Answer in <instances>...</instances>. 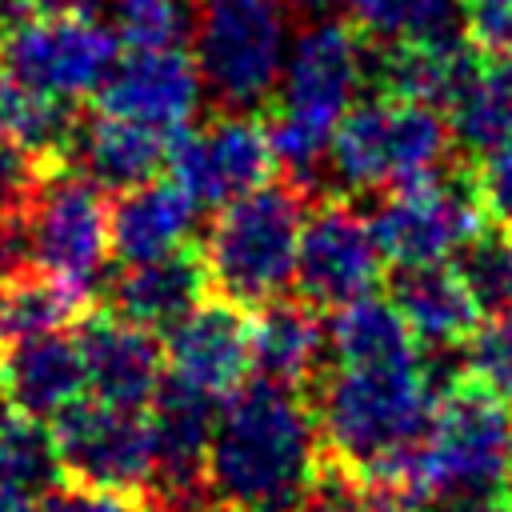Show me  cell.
I'll return each instance as SVG.
<instances>
[{"label": "cell", "mask_w": 512, "mask_h": 512, "mask_svg": "<svg viewBox=\"0 0 512 512\" xmlns=\"http://www.w3.org/2000/svg\"><path fill=\"white\" fill-rule=\"evenodd\" d=\"M320 460L324 444L304 392L256 376L220 400L208 484L224 504L244 512H296Z\"/></svg>", "instance_id": "cell-1"}, {"label": "cell", "mask_w": 512, "mask_h": 512, "mask_svg": "<svg viewBox=\"0 0 512 512\" xmlns=\"http://www.w3.org/2000/svg\"><path fill=\"white\" fill-rule=\"evenodd\" d=\"M436 400L440 392L424 376L420 356L396 364H336L312 408L324 456L412 500L408 468L428 436Z\"/></svg>", "instance_id": "cell-2"}, {"label": "cell", "mask_w": 512, "mask_h": 512, "mask_svg": "<svg viewBox=\"0 0 512 512\" xmlns=\"http://www.w3.org/2000/svg\"><path fill=\"white\" fill-rule=\"evenodd\" d=\"M368 84L372 44L352 20H316L292 36L264 124L276 164L292 172L296 188L320 172L340 120L364 100Z\"/></svg>", "instance_id": "cell-3"}, {"label": "cell", "mask_w": 512, "mask_h": 512, "mask_svg": "<svg viewBox=\"0 0 512 512\" xmlns=\"http://www.w3.org/2000/svg\"><path fill=\"white\" fill-rule=\"evenodd\" d=\"M304 216V188H296L292 180H272L216 208V220L200 244L212 296L236 308L280 300L296 276Z\"/></svg>", "instance_id": "cell-4"}, {"label": "cell", "mask_w": 512, "mask_h": 512, "mask_svg": "<svg viewBox=\"0 0 512 512\" xmlns=\"http://www.w3.org/2000/svg\"><path fill=\"white\" fill-rule=\"evenodd\" d=\"M452 124L444 108L376 92L364 96L328 144V172L344 192H396L448 164Z\"/></svg>", "instance_id": "cell-5"}, {"label": "cell", "mask_w": 512, "mask_h": 512, "mask_svg": "<svg viewBox=\"0 0 512 512\" xmlns=\"http://www.w3.org/2000/svg\"><path fill=\"white\" fill-rule=\"evenodd\" d=\"M456 492L512 496V408L468 380L440 392L428 436L408 468L412 500Z\"/></svg>", "instance_id": "cell-6"}, {"label": "cell", "mask_w": 512, "mask_h": 512, "mask_svg": "<svg viewBox=\"0 0 512 512\" xmlns=\"http://www.w3.org/2000/svg\"><path fill=\"white\" fill-rule=\"evenodd\" d=\"M196 68L228 112L272 100L288 56V0H196Z\"/></svg>", "instance_id": "cell-7"}, {"label": "cell", "mask_w": 512, "mask_h": 512, "mask_svg": "<svg viewBox=\"0 0 512 512\" xmlns=\"http://www.w3.org/2000/svg\"><path fill=\"white\" fill-rule=\"evenodd\" d=\"M24 232L32 268L88 304L112 260L104 188L68 164H52L24 204Z\"/></svg>", "instance_id": "cell-8"}, {"label": "cell", "mask_w": 512, "mask_h": 512, "mask_svg": "<svg viewBox=\"0 0 512 512\" xmlns=\"http://www.w3.org/2000/svg\"><path fill=\"white\" fill-rule=\"evenodd\" d=\"M116 56V32L96 24L92 16H60L32 8L0 36V64L8 68V76L24 92L56 104L96 96Z\"/></svg>", "instance_id": "cell-9"}, {"label": "cell", "mask_w": 512, "mask_h": 512, "mask_svg": "<svg viewBox=\"0 0 512 512\" xmlns=\"http://www.w3.org/2000/svg\"><path fill=\"white\" fill-rule=\"evenodd\" d=\"M484 228V208L476 192V176L444 164L440 172L384 192L372 212V232L388 264H448L476 232Z\"/></svg>", "instance_id": "cell-10"}, {"label": "cell", "mask_w": 512, "mask_h": 512, "mask_svg": "<svg viewBox=\"0 0 512 512\" xmlns=\"http://www.w3.org/2000/svg\"><path fill=\"white\" fill-rule=\"evenodd\" d=\"M52 444L60 460V480L116 492L140 504L148 500V484H152L148 412L80 396L52 416Z\"/></svg>", "instance_id": "cell-11"}, {"label": "cell", "mask_w": 512, "mask_h": 512, "mask_svg": "<svg viewBox=\"0 0 512 512\" xmlns=\"http://www.w3.org/2000/svg\"><path fill=\"white\" fill-rule=\"evenodd\" d=\"M164 164L196 208H224L228 200L272 184V172L280 168L264 116L228 108L196 128H184L168 144Z\"/></svg>", "instance_id": "cell-12"}, {"label": "cell", "mask_w": 512, "mask_h": 512, "mask_svg": "<svg viewBox=\"0 0 512 512\" xmlns=\"http://www.w3.org/2000/svg\"><path fill=\"white\" fill-rule=\"evenodd\" d=\"M384 276V252L376 244L372 220L348 200L328 196L304 216L300 252H296V292L304 304L344 308L368 296Z\"/></svg>", "instance_id": "cell-13"}, {"label": "cell", "mask_w": 512, "mask_h": 512, "mask_svg": "<svg viewBox=\"0 0 512 512\" xmlns=\"http://www.w3.org/2000/svg\"><path fill=\"white\" fill-rule=\"evenodd\" d=\"M216 412H220V400H212L164 372V384L148 404V432H152L148 500H152V508L196 512L200 500L212 492L208 448H212Z\"/></svg>", "instance_id": "cell-14"}, {"label": "cell", "mask_w": 512, "mask_h": 512, "mask_svg": "<svg viewBox=\"0 0 512 512\" xmlns=\"http://www.w3.org/2000/svg\"><path fill=\"white\" fill-rule=\"evenodd\" d=\"M204 100V76L184 48H124L96 92V108L176 140L192 128Z\"/></svg>", "instance_id": "cell-15"}, {"label": "cell", "mask_w": 512, "mask_h": 512, "mask_svg": "<svg viewBox=\"0 0 512 512\" xmlns=\"http://www.w3.org/2000/svg\"><path fill=\"white\" fill-rule=\"evenodd\" d=\"M164 364L168 376L224 400L232 396L252 372V344H248V312L208 296L184 320L164 332Z\"/></svg>", "instance_id": "cell-16"}, {"label": "cell", "mask_w": 512, "mask_h": 512, "mask_svg": "<svg viewBox=\"0 0 512 512\" xmlns=\"http://www.w3.org/2000/svg\"><path fill=\"white\" fill-rule=\"evenodd\" d=\"M76 348L96 400L148 412L164 384V344L148 328L116 312H84L76 320Z\"/></svg>", "instance_id": "cell-17"}, {"label": "cell", "mask_w": 512, "mask_h": 512, "mask_svg": "<svg viewBox=\"0 0 512 512\" xmlns=\"http://www.w3.org/2000/svg\"><path fill=\"white\" fill-rule=\"evenodd\" d=\"M196 212L200 208L172 176L168 180L152 176L136 188L116 192V200L108 204L112 256L120 264H140V260H156V256L188 248Z\"/></svg>", "instance_id": "cell-18"}, {"label": "cell", "mask_w": 512, "mask_h": 512, "mask_svg": "<svg viewBox=\"0 0 512 512\" xmlns=\"http://www.w3.org/2000/svg\"><path fill=\"white\" fill-rule=\"evenodd\" d=\"M212 296L208 284V268L196 244L156 256V260H140V264H124V272L112 280L108 300L116 316L148 328V332H168L176 320H184L200 300Z\"/></svg>", "instance_id": "cell-19"}, {"label": "cell", "mask_w": 512, "mask_h": 512, "mask_svg": "<svg viewBox=\"0 0 512 512\" xmlns=\"http://www.w3.org/2000/svg\"><path fill=\"white\" fill-rule=\"evenodd\" d=\"M168 144H172L168 136L148 132L132 120H120V116H108V112L96 108L92 116L76 120L64 164L84 172L96 188L124 192V188H136V184L152 180L164 168Z\"/></svg>", "instance_id": "cell-20"}, {"label": "cell", "mask_w": 512, "mask_h": 512, "mask_svg": "<svg viewBox=\"0 0 512 512\" xmlns=\"http://www.w3.org/2000/svg\"><path fill=\"white\" fill-rule=\"evenodd\" d=\"M0 388L24 416L52 420L56 412H64L88 388L76 336L48 332L0 348Z\"/></svg>", "instance_id": "cell-21"}, {"label": "cell", "mask_w": 512, "mask_h": 512, "mask_svg": "<svg viewBox=\"0 0 512 512\" xmlns=\"http://www.w3.org/2000/svg\"><path fill=\"white\" fill-rule=\"evenodd\" d=\"M388 300L404 316L416 344H428V348H456L484 320L456 264L396 268L388 280Z\"/></svg>", "instance_id": "cell-22"}, {"label": "cell", "mask_w": 512, "mask_h": 512, "mask_svg": "<svg viewBox=\"0 0 512 512\" xmlns=\"http://www.w3.org/2000/svg\"><path fill=\"white\" fill-rule=\"evenodd\" d=\"M248 344H252V368L260 380L304 392L320 372L328 332L312 304L268 300L256 308V316H248Z\"/></svg>", "instance_id": "cell-23"}, {"label": "cell", "mask_w": 512, "mask_h": 512, "mask_svg": "<svg viewBox=\"0 0 512 512\" xmlns=\"http://www.w3.org/2000/svg\"><path fill=\"white\" fill-rule=\"evenodd\" d=\"M448 124L472 152H488L512 136V44L492 52L472 48L468 72L448 104Z\"/></svg>", "instance_id": "cell-24"}, {"label": "cell", "mask_w": 512, "mask_h": 512, "mask_svg": "<svg viewBox=\"0 0 512 512\" xmlns=\"http://www.w3.org/2000/svg\"><path fill=\"white\" fill-rule=\"evenodd\" d=\"M328 344L336 364H396L420 356V344L408 332L404 316L392 308L388 296H372V292L336 308Z\"/></svg>", "instance_id": "cell-25"}, {"label": "cell", "mask_w": 512, "mask_h": 512, "mask_svg": "<svg viewBox=\"0 0 512 512\" xmlns=\"http://www.w3.org/2000/svg\"><path fill=\"white\" fill-rule=\"evenodd\" d=\"M88 312L80 296H72L64 284L44 276L40 268H24L12 276H0V348L64 332Z\"/></svg>", "instance_id": "cell-26"}, {"label": "cell", "mask_w": 512, "mask_h": 512, "mask_svg": "<svg viewBox=\"0 0 512 512\" xmlns=\"http://www.w3.org/2000/svg\"><path fill=\"white\" fill-rule=\"evenodd\" d=\"M348 8L360 36L376 48L464 40V16L456 0H348Z\"/></svg>", "instance_id": "cell-27"}, {"label": "cell", "mask_w": 512, "mask_h": 512, "mask_svg": "<svg viewBox=\"0 0 512 512\" xmlns=\"http://www.w3.org/2000/svg\"><path fill=\"white\" fill-rule=\"evenodd\" d=\"M56 480H60V460H56L52 428H44V420L36 416L8 408L0 416V488L40 496Z\"/></svg>", "instance_id": "cell-28"}, {"label": "cell", "mask_w": 512, "mask_h": 512, "mask_svg": "<svg viewBox=\"0 0 512 512\" xmlns=\"http://www.w3.org/2000/svg\"><path fill=\"white\" fill-rule=\"evenodd\" d=\"M460 280L468 284L476 308L484 316L512 312V232L504 228H480L456 256H452Z\"/></svg>", "instance_id": "cell-29"}, {"label": "cell", "mask_w": 512, "mask_h": 512, "mask_svg": "<svg viewBox=\"0 0 512 512\" xmlns=\"http://www.w3.org/2000/svg\"><path fill=\"white\" fill-rule=\"evenodd\" d=\"M112 32L124 48H184L196 0H108Z\"/></svg>", "instance_id": "cell-30"}, {"label": "cell", "mask_w": 512, "mask_h": 512, "mask_svg": "<svg viewBox=\"0 0 512 512\" xmlns=\"http://www.w3.org/2000/svg\"><path fill=\"white\" fill-rule=\"evenodd\" d=\"M460 380L512 408V312L480 320L460 344Z\"/></svg>", "instance_id": "cell-31"}, {"label": "cell", "mask_w": 512, "mask_h": 512, "mask_svg": "<svg viewBox=\"0 0 512 512\" xmlns=\"http://www.w3.org/2000/svg\"><path fill=\"white\" fill-rule=\"evenodd\" d=\"M472 176H476V192H480L484 216L496 228L512 232V136L504 144L488 148Z\"/></svg>", "instance_id": "cell-32"}, {"label": "cell", "mask_w": 512, "mask_h": 512, "mask_svg": "<svg viewBox=\"0 0 512 512\" xmlns=\"http://www.w3.org/2000/svg\"><path fill=\"white\" fill-rule=\"evenodd\" d=\"M48 168H52L48 160H40L28 148L0 136V220L28 204V196L36 192V184Z\"/></svg>", "instance_id": "cell-33"}, {"label": "cell", "mask_w": 512, "mask_h": 512, "mask_svg": "<svg viewBox=\"0 0 512 512\" xmlns=\"http://www.w3.org/2000/svg\"><path fill=\"white\" fill-rule=\"evenodd\" d=\"M456 4L472 48L492 52L512 44V0H456Z\"/></svg>", "instance_id": "cell-34"}, {"label": "cell", "mask_w": 512, "mask_h": 512, "mask_svg": "<svg viewBox=\"0 0 512 512\" xmlns=\"http://www.w3.org/2000/svg\"><path fill=\"white\" fill-rule=\"evenodd\" d=\"M40 512H140V500L116 496V492H100V488H84L72 480H56L52 488H44L36 496Z\"/></svg>", "instance_id": "cell-35"}, {"label": "cell", "mask_w": 512, "mask_h": 512, "mask_svg": "<svg viewBox=\"0 0 512 512\" xmlns=\"http://www.w3.org/2000/svg\"><path fill=\"white\" fill-rule=\"evenodd\" d=\"M36 12H60V16H96L108 8V0H28Z\"/></svg>", "instance_id": "cell-36"}, {"label": "cell", "mask_w": 512, "mask_h": 512, "mask_svg": "<svg viewBox=\"0 0 512 512\" xmlns=\"http://www.w3.org/2000/svg\"><path fill=\"white\" fill-rule=\"evenodd\" d=\"M28 12H32L28 0H0V36H4L20 16H28Z\"/></svg>", "instance_id": "cell-37"}, {"label": "cell", "mask_w": 512, "mask_h": 512, "mask_svg": "<svg viewBox=\"0 0 512 512\" xmlns=\"http://www.w3.org/2000/svg\"><path fill=\"white\" fill-rule=\"evenodd\" d=\"M0 512H40V508H36V496L4 492V488H0Z\"/></svg>", "instance_id": "cell-38"}, {"label": "cell", "mask_w": 512, "mask_h": 512, "mask_svg": "<svg viewBox=\"0 0 512 512\" xmlns=\"http://www.w3.org/2000/svg\"><path fill=\"white\" fill-rule=\"evenodd\" d=\"M340 4H348V0H288V8H304V12H316V16H328Z\"/></svg>", "instance_id": "cell-39"}, {"label": "cell", "mask_w": 512, "mask_h": 512, "mask_svg": "<svg viewBox=\"0 0 512 512\" xmlns=\"http://www.w3.org/2000/svg\"><path fill=\"white\" fill-rule=\"evenodd\" d=\"M216 512H244V508H232V504H224V508H216Z\"/></svg>", "instance_id": "cell-40"}, {"label": "cell", "mask_w": 512, "mask_h": 512, "mask_svg": "<svg viewBox=\"0 0 512 512\" xmlns=\"http://www.w3.org/2000/svg\"><path fill=\"white\" fill-rule=\"evenodd\" d=\"M140 512H144V508H140ZM152 512H164V508H152Z\"/></svg>", "instance_id": "cell-41"}]
</instances>
